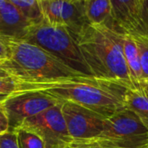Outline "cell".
Listing matches in <instances>:
<instances>
[{"label": "cell", "mask_w": 148, "mask_h": 148, "mask_svg": "<svg viewBox=\"0 0 148 148\" xmlns=\"http://www.w3.org/2000/svg\"><path fill=\"white\" fill-rule=\"evenodd\" d=\"M9 95H0V104L3 103V101L6 100V98L8 97Z\"/></svg>", "instance_id": "cell-26"}, {"label": "cell", "mask_w": 148, "mask_h": 148, "mask_svg": "<svg viewBox=\"0 0 148 148\" xmlns=\"http://www.w3.org/2000/svg\"><path fill=\"white\" fill-rule=\"evenodd\" d=\"M26 90H36V85L23 83L11 76L0 78V95H10Z\"/></svg>", "instance_id": "cell-16"}, {"label": "cell", "mask_w": 148, "mask_h": 148, "mask_svg": "<svg viewBox=\"0 0 148 148\" xmlns=\"http://www.w3.org/2000/svg\"><path fill=\"white\" fill-rule=\"evenodd\" d=\"M138 49L143 80L148 78V34L132 35Z\"/></svg>", "instance_id": "cell-18"}, {"label": "cell", "mask_w": 148, "mask_h": 148, "mask_svg": "<svg viewBox=\"0 0 148 148\" xmlns=\"http://www.w3.org/2000/svg\"><path fill=\"white\" fill-rule=\"evenodd\" d=\"M147 140V129L133 112L125 108L106 118L98 136L71 146L75 148H136Z\"/></svg>", "instance_id": "cell-4"}, {"label": "cell", "mask_w": 148, "mask_h": 148, "mask_svg": "<svg viewBox=\"0 0 148 148\" xmlns=\"http://www.w3.org/2000/svg\"><path fill=\"white\" fill-rule=\"evenodd\" d=\"M136 148H148V140L146 141L145 143H143L142 145H140V147H138Z\"/></svg>", "instance_id": "cell-27"}, {"label": "cell", "mask_w": 148, "mask_h": 148, "mask_svg": "<svg viewBox=\"0 0 148 148\" xmlns=\"http://www.w3.org/2000/svg\"><path fill=\"white\" fill-rule=\"evenodd\" d=\"M62 113L73 143L83 142L98 136L107 118L70 101H62Z\"/></svg>", "instance_id": "cell-8"}, {"label": "cell", "mask_w": 148, "mask_h": 148, "mask_svg": "<svg viewBox=\"0 0 148 148\" xmlns=\"http://www.w3.org/2000/svg\"><path fill=\"white\" fill-rule=\"evenodd\" d=\"M71 147H72V146H71ZM91 148H94V147H91Z\"/></svg>", "instance_id": "cell-29"}, {"label": "cell", "mask_w": 148, "mask_h": 148, "mask_svg": "<svg viewBox=\"0 0 148 148\" xmlns=\"http://www.w3.org/2000/svg\"><path fill=\"white\" fill-rule=\"evenodd\" d=\"M84 8L90 24L107 25L111 18V0H84Z\"/></svg>", "instance_id": "cell-14"}, {"label": "cell", "mask_w": 148, "mask_h": 148, "mask_svg": "<svg viewBox=\"0 0 148 148\" xmlns=\"http://www.w3.org/2000/svg\"><path fill=\"white\" fill-rule=\"evenodd\" d=\"M4 77H10L0 66V78H4Z\"/></svg>", "instance_id": "cell-24"}, {"label": "cell", "mask_w": 148, "mask_h": 148, "mask_svg": "<svg viewBox=\"0 0 148 148\" xmlns=\"http://www.w3.org/2000/svg\"><path fill=\"white\" fill-rule=\"evenodd\" d=\"M144 20L147 28V32L148 34V0H145L144 3Z\"/></svg>", "instance_id": "cell-22"}, {"label": "cell", "mask_w": 148, "mask_h": 148, "mask_svg": "<svg viewBox=\"0 0 148 148\" xmlns=\"http://www.w3.org/2000/svg\"><path fill=\"white\" fill-rule=\"evenodd\" d=\"M9 56L0 61L1 68L11 77L25 84L49 85L82 75L41 47L24 40L0 38Z\"/></svg>", "instance_id": "cell-1"}, {"label": "cell", "mask_w": 148, "mask_h": 148, "mask_svg": "<svg viewBox=\"0 0 148 148\" xmlns=\"http://www.w3.org/2000/svg\"><path fill=\"white\" fill-rule=\"evenodd\" d=\"M43 20L53 26H63L75 36L88 23L84 8V0H39Z\"/></svg>", "instance_id": "cell-9"}, {"label": "cell", "mask_w": 148, "mask_h": 148, "mask_svg": "<svg viewBox=\"0 0 148 148\" xmlns=\"http://www.w3.org/2000/svg\"><path fill=\"white\" fill-rule=\"evenodd\" d=\"M8 56H9L8 48L4 43V42L0 39V61L7 59Z\"/></svg>", "instance_id": "cell-21"}, {"label": "cell", "mask_w": 148, "mask_h": 148, "mask_svg": "<svg viewBox=\"0 0 148 148\" xmlns=\"http://www.w3.org/2000/svg\"><path fill=\"white\" fill-rule=\"evenodd\" d=\"M145 0H111L108 28L123 35L147 34L144 20Z\"/></svg>", "instance_id": "cell-10"}, {"label": "cell", "mask_w": 148, "mask_h": 148, "mask_svg": "<svg viewBox=\"0 0 148 148\" xmlns=\"http://www.w3.org/2000/svg\"><path fill=\"white\" fill-rule=\"evenodd\" d=\"M0 148H19L16 132L8 131L0 135Z\"/></svg>", "instance_id": "cell-19"}, {"label": "cell", "mask_w": 148, "mask_h": 148, "mask_svg": "<svg viewBox=\"0 0 148 148\" xmlns=\"http://www.w3.org/2000/svg\"><path fill=\"white\" fill-rule=\"evenodd\" d=\"M62 102L42 90H26L10 95L3 103L9 121V131H15L26 119Z\"/></svg>", "instance_id": "cell-7"}, {"label": "cell", "mask_w": 148, "mask_h": 148, "mask_svg": "<svg viewBox=\"0 0 148 148\" xmlns=\"http://www.w3.org/2000/svg\"><path fill=\"white\" fill-rule=\"evenodd\" d=\"M129 88L124 83L92 75H81L36 87V90H42L61 101L81 105L107 118L126 108Z\"/></svg>", "instance_id": "cell-3"}, {"label": "cell", "mask_w": 148, "mask_h": 148, "mask_svg": "<svg viewBox=\"0 0 148 148\" xmlns=\"http://www.w3.org/2000/svg\"><path fill=\"white\" fill-rule=\"evenodd\" d=\"M123 34L104 24H86L75 36L93 76L127 85L133 89L123 53Z\"/></svg>", "instance_id": "cell-2"}, {"label": "cell", "mask_w": 148, "mask_h": 148, "mask_svg": "<svg viewBox=\"0 0 148 148\" xmlns=\"http://www.w3.org/2000/svg\"><path fill=\"white\" fill-rule=\"evenodd\" d=\"M126 108L137 116L148 131V93L144 89L129 88L127 94Z\"/></svg>", "instance_id": "cell-13"}, {"label": "cell", "mask_w": 148, "mask_h": 148, "mask_svg": "<svg viewBox=\"0 0 148 148\" xmlns=\"http://www.w3.org/2000/svg\"><path fill=\"white\" fill-rule=\"evenodd\" d=\"M23 40L45 49L72 69L93 76L76 39L67 28L49 25L43 21L31 26Z\"/></svg>", "instance_id": "cell-5"}, {"label": "cell", "mask_w": 148, "mask_h": 148, "mask_svg": "<svg viewBox=\"0 0 148 148\" xmlns=\"http://www.w3.org/2000/svg\"><path fill=\"white\" fill-rule=\"evenodd\" d=\"M9 131V121L3 103L0 104V135Z\"/></svg>", "instance_id": "cell-20"}, {"label": "cell", "mask_w": 148, "mask_h": 148, "mask_svg": "<svg viewBox=\"0 0 148 148\" xmlns=\"http://www.w3.org/2000/svg\"><path fill=\"white\" fill-rule=\"evenodd\" d=\"M68 148H75V147H71V146H70L69 147H68Z\"/></svg>", "instance_id": "cell-28"}, {"label": "cell", "mask_w": 148, "mask_h": 148, "mask_svg": "<svg viewBox=\"0 0 148 148\" xmlns=\"http://www.w3.org/2000/svg\"><path fill=\"white\" fill-rule=\"evenodd\" d=\"M7 1L0 12V38L23 40L31 25L10 0Z\"/></svg>", "instance_id": "cell-11"}, {"label": "cell", "mask_w": 148, "mask_h": 148, "mask_svg": "<svg viewBox=\"0 0 148 148\" xmlns=\"http://www.w3.org/2000/svg\"><path fill=\"white\" fill-rule=\"evenodd\" d=\"M16 132L19 148H45L42 140L35 133L23 128H17Z\"/></svg>", "instance_id": "cell-17"}, {"label": "cell", "mask_w": 148, "mask_h": 148, "mask_svg": "<svg viewBox=\"0 0 148 148\" xmlns=\"http://www.w3.org/2000/svg\"><path fill=\"white\" fill-rule=\"evenodd\" d=\"M123 53L133 89H142L143 75L135 41L132 35H123Z\"/></svg>", "instance_id": "cell-12"}, {"label": "cell", "mask_w": 148, "mask_h": 148, "mask_svg": "<svg viewBox=\"0 0 148 148\" xmlns=\"http://www.w3.org/2000/svg\"><path fill=\"white\" fill-rule=\"evenodd\" d=\"M7 0L5 1V0H0V12L3 10V8L6 6V4H7Z\"/></svg>", "instance_id": "cell-25"}, {"label": "cell", "mask_w": 148, "mask_h": 148, "mask_svg": "<svg viewBox=\"0 0 148 148\" xmlns=\"http://www.w3.org/2000/svg\"><path fill=\"white\" fill-rule=\"evenodd\" d=\"M142 89H144L147 93H148V78L143 80V82H142Z\"/></svg>", "instance_id": "cell-23"}, {"label": "cell", "mask_w": 148, "mask_h": 148, "mask_svg": "<svg viewBox=\"0 0 148 148\" xmlns=\"http://www.w3.org/2000/svg\"><path fill=\"white\" fill-rule=\"evenodd\" d=\"M10 2L31 26L38 25L44 21L39 0H10Z\"/></svg>", "instance_id": "cell-15"}, {"label": "cell", "mask_w": 148, "mask_h": 148, "mask_svg": "<svg viewBox=\"0 0 148 148\" xmlns=\"http://www.w3.org/2000/svg\"><path fill=\"white\" fill-rule=\"evenodd\" d=\"M62 103L26 119L19 127L37 134L45 148L69 147L73 140L62 113Z\"/></svg>", "instance_id": "cell-6"}]
</instances>
